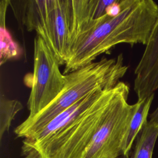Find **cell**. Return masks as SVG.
<instances>
[{"mask_svg": "<svg viewBox=\"0 0 158 158\" xmlns=\"http://www.w3.org/2000/svg\"><path fill=\"white\" fill-rule=\"evenodd\" d=\"M157 18L158 5L153 0H122V10L118 15L73 43L64 74L93 62L99 56L117 44H146Z\"/></svg>", "mask_w": 158, "mask_h": 158, "instance_id": "obj_1", "label": "cell"}, {"mask_svg": "<svg viewBox=\"0 0 158 158\" xmlns=\"http://www.w3.org/2000/svg\"><path fill=\"white\" fill-rule=\"evenodd\" d=\"M128 66L122 54L115 58L102 57L65 75L64 87L45 109L31 118H27L14 130L18 138L29 139L54 117L98 88H112L120 81Z\"/></svg>", "mask_w": 158, "mask_h": 158, "instance_id": "obj_2", "label": "cell"}, {"mask_svg": "<svg viewBox=\"0 0 158 158\" xmlns=\"http://www.w3.org/2000/svg\"><path fill=\"white\" fill-rule=\"evenodd\" d=\"M119 82L107 89L81 115L47 138L34 143L22 142L24 158H82L103 121Z\"/></svg>", "mask_w": 158, "mask_h": 158, "instance_id": "obj_3", "label": "cell"}, {"mask_svg": "<svg viewBox=\"0 0 158 158\" xmlns=\"http://www.w3.org/2000/svg\"><path fill=\"white\" fill-rule=\"evenodd\" d=\"M23 4L22 22L35 30L65 65L70 44L72 0H28Z\"/></svg>", "mask_w": 158, "mask_h": 158, "instance_id": "obj_4", "label": "cell"}, {"mask_svg": "<svg viewBox=\"0 0 158 158\" xmlns=\"http://www.w3.org/2000/svg\"><path fill=\"white\" fill-rule=\"evenodd\" d=\"M130 88L123 81L112 99L106 115L93 136L82 158H118L123 146L135 104H130Z\"/></svg>", "mask_w": 158, "mask_h": 158, "instance_id": "obj_5", "label": "cell"}, {"mask_svg": "<svg viewBox=\"0 0 158 158\" xmlns=\"http://www.w3.org/2000/svg\"><path fill=\"white\" fill-rule=\"evenodd\" d=\"M60 65L45 41L36 36L34 40L33 72L27 101V118L34 117L47 107L62 90L66 77L60 72Z\"/></svg>", "mask_w": 158, "mask_h": 158, "instance_id": "obj_6", "label": "cell"}, {"mask_svg": "<svg viewBox=\"0 0 158 158\" xmlns=\"http://www.w3.org/2000/svg\"><path fill=\"white\" fill-rule=\"evenodd\" d=\"M114 1V0H72L70 48L78 38L111 17L107 14L106 10Z\"/></svg>", "mask_w": 158, "mask_h": 158, "instance_id": "obj_7", "label": "cell"}, {"mask_svg": "<svg viewBox=\"0 0 158 158\" xmlns=\"http://www.w3.org/2000/svg\"><path fill=\"white\" fill-rule=\"evenodd\" d=\"M108 89L98 88L94 89L73 106L54 117L33 137L29 139H23L22 142L38 143L63 129L81 115Z\"/></svg>", "mask_w": 158, "mask_h": 158, "instance_id": "obj_8", "label": "cell"}, {"mask_svg": "<svg viewBox=\"0 0 158 158\" xmlns=\"http://www.w3.org/2000/svg\"><path fill=\"white\" fill-rule=\"evenodd\" d=\"M154 94L135 103V109L130 120L123 146V156L128 157L136 138L148 122L149 111Z\"/></svg>", "mask_w": 158, "mask_h": 158, "instance_id": "obj_9", "label": "cell"}, {"mask_svg": "<svg viewBox=\"0 0 158 158\" xmlns=\"http://www.w3.org/2000/svg\"><path fill=\"white\" fill-rule=\"evenodd\" d=\"M158 62V18L146 44L145 50L135 70L134 83L138 82L154 70Z\"/></svg>", "mask_w": 158, "mask_h": 158, "instance_id": "obj_10", "label": "cell"}, {"mask_svg": "<svg viewBox=\"0 0 158 158\" xmlns=\"http://www.w3.org/2000/svg\"><path fill=\"white\" fill-rule=\"evenodd\" d=\"M10 2L9 0L0 1V60L1 65L7 60L17 57L20 54L19 46L12 40L6 26V12Z\"/></svg>", "mask_w": 158, "mask_h": 158, "instance_id": "obj_11", "label": "cell"}, {"mask_svg": "<svg viewBox=\"0 0 158 158\" xmlns=\"http://www.w3.org/2000/svg\"><path fill=\"white\" fill-rule=\"evenodd\" d=\"M158 137V125L149 120L138 135L133 152L126 158H152Z\"/></svg>", "mask_w": 158, "mask_h": 158, "instance_id": "obj_12", "label": "cell"}, {"mask_svg": "<svg viewBox=\"0 0 158 158\" xmlns=\"http://www.w3.org/2000/svg\"><path fill=\"white\" fill-rule=\"evenodd\" d=\"M23 109L22 103L16 99H9L1 95L0 98V139L7 132L17 114Z\"/></svg>", "mask_w": 158, "mask_h": 158, "instance_id": "obj_13", "label": "cell"}, {"mask_svg": "<svg viewBox=\"0 0 158 158\" xmlns=\"http://www.w3.org/2000/svg\"><path fill=\"white\" fill-rule=\"evenodd\" d=\"M149 121L158 125V106L157 107L156 110L151 114Z\"/></svg>", "mask_w": 158, "mask_h": 158, "instance_id": "obj_14", "label": "cell"}, {"mask_svg": "<svg viewBox=\"0 0 158 158\" xmlns=\"http://www.w3.org/2000/svg\"><path fill=\"white\" fill-rule=\"evenodd\" d=\"M118 158H126V157H124V156H120V157H118Z\"/></svg>", "mask_w": 158, "mask_h": 158, "instance_id": "obj_15", "label": "cell"}]
</instances>
